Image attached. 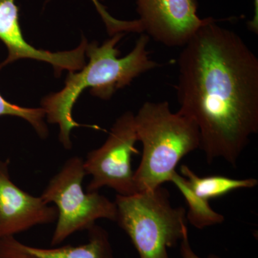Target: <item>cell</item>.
<instances>
[{
    "mask_svg": "<svg viewBox=\"0 0 258 258\" xmlns=\"http://www.w3.org/2000/svg\"><path fill=\"white\" fill-rule=\"evenodd\" d=\"M179 111L192 119L209 164L231 165L258 132V58L243 39L210 18L178 59Z\"/></svg>",
    "mask_w": 258,
    "mask_h": 258,
    "instance_id": "1",
    "label": "cell"
},
{
    "mask_svg": "<svg viewBox=\"0 0 258 258\" xmlns=\"http://www.w3.org/2000/svg\"><path fill=\"white\" fill-rule=\"evenodd\" d=\"M125 33H117L102 45L88 43L86 55L89 58L79 72H69L62 89L42 100V108L50 123L58 125L59 141L66 150L72 149L71 132L81 127L73 118V108L81 93L90 88L92 96L108 100L118 90L131 84L136 78L155 69L159 64L149 57L150 38L141 34L133 50L119 57L116 47Z\"/></svg>",
    "mask_w": 258,
    "mask_h": 258,
    "instance_id": "2",
    "label": "cell"
},
{
    "mask_svg": "<svg viewBox=\"0 0 258 258\" xmlns=\"http://www.w3.org/2000/svg\"><path fill=\"white\" fill-rule=\"evenodd\" d=\"M142 160L134 171L137 192L169 182L179 161L200 149V133L189 117L171 111L167 101H147L134 114Z\"/></svg>",
    "mask_w": 258,
    "mask_h": 258,
    "instance_id": "3",
    "label": "cell"
},
{
    "mask_svg": "<svg viewBox=\"0 0 258 258\" xmlns=\"http://www.w3.org/2000/svg\"><path fill=\"white\" fill-rule=\"evenodd\" d=\"M118 224L130 239L139 258H169V248L187 233L186 210L171 205L162 186L129 196L117 195Z\"/></svg>",
    "mask_w": 258,
    "mask_h": 258,
    "instance_id": "4",
    "label": "cell"
},
{
    "mask_svg": "<svg viewBox=\"0 0 258 258\" xmlns=\"http://www.w3.org/2000/svg\"><path fill=\"white\" fill-rule=\"evenodd\" d=\"M86 176L83 159L73 157L64 162L43 190L40 198L54 204L57 212L51 245L62 243L74 233L89 230L101 219L115 222L116 206L98 191L88 192L83 188Z\"/></svg>",
    "mask_w": 258,
    "mask_h": 258,
    "instance_id": "5",
    "label": "cell"
},
{
    "mask_svg": "<svg viewBox=\"0 0 258 258\" xmlns=\"http://www.w3.org/2000/svg\"><path fill=\"white\" fill-rule=\"evenodd\" d=\"M134 114L127 111L112 125L103 145L88 152L83 166L86 175L91 176L88 192L107 186L117 195L129 196L137 193L132 169V157L138 153Z\"/></svg>",
    "mask_w": 258,
    "mask_h": 258,
    "instance_id": "6",
    "label": "cell"
},
{
    "mask_svg": "<svg viewBox=\"0 0 258 258\" xmlns=\"http://www.w3.org/2000/svg\"><path fill=\"white\" fill-rule=\"evenodd\" d=\"M144 33L166 47H183L210 18L200 19L196 0H137Z\"/></svg>",
    "mask_w": 258,
    "mask_h": 258,
    "instance_id": "7",
    "label": "cell"
},
{
    "mask_svg": "<svg viewBox=\"0 0 258 258\" xmlns=\"http://www.w3.org/2000/svg\"><path fill=\"white\" fill-rule=\"evenodd\" d=\"M0 41L8 50L6 58L0 62V71L22 59L49 63L59 76L63 71H79L86 64V37H83L79 46L74 50L60 52L40 50L28 43L20 26V10L16 0H0Z\"/></svg>",
    "mask_w": 258,
    "mask_h": 258,
    "instance_id": "8",
    "label": "cell"
},
{
    "mask_svg": "<svg viewBox=\"0 0 258 258\" xmlns=\"http://www.w3.org/2000/svg\"><path fill=\"white\" fill-rule=\"evenodd\" d=\"M9 166V160L0 159V237L55 222V207L17 186L10 178Z\"/></svg>",
    "mask_w": 258,
    "mask_h": 258,
    "instance_id": "9",
    "label": "cell"
},
{
    "mask_svg": "<svg viewBox=\"0 0 258 258\" xmlns=\"http://www.w3.org/2000/svg\"><path fill=\"white\" fill-rule=\"evenodd\" d=\"M88 232L86 243L52 248L28 245L15 236L0 237V258H114L109 235L104 228L96 225Z\"/></svg>",
    "mask_w": 258,
    "mask_h": 258,
    "instance_id": "10",
    "label": "cell"
},
{
    "mask_svg": "<svg viewBox=\"0 0 258 258\" xmlns=\"http://www.w3.org/2000/svg\"><path fill=\"white\" fill-rule=\"evenodd\" d=\"M180 172L194 192L209 201L236 190L254 188L258 184V180L254 178L233 179L224 176H200L185 164L180 167Z\"/></svg>",
    "mask_w": 258,
    "mask_h": 258,
    "instance_id": "11",
    "label": "cell"
},
{
    "mask_svg": "<svg viewBox=\"0 0 258 258\" xmlns=\"http://www.w3.org/2000/svg\"><path fill=\"white\" fill-rule=\"evenodd\" d=\"M169 181L182 194L188 206L186 218L194 227L203 230L211 226L220 225L225 221V217L211 208L209 200L200 198L194 192L184 176L177 171L173 174Z\"/></svg>",
    "mask_w": 258,
    "mask_h": 258,
    "instance_id": "12",
    "label": "cell"
},
{
    "mask_svg": "<svg viewBox=\"0 0 258 258\" xmlns=\"http://www.w3.org/2000/svg\"><path fill=\"white\" fill-rule=\"evenodd\" d=\"M15 116L23 118L30 124L41 139L49 135L45 123V112L42 108H26L8 101L0 93V117Z\"/></svg>",
    "mask_w": 258,
    "mask_h": 258,
    "instance_id": "13",
    "label": "cell"
},
{
    "mask_svg": "<svg viewBox=\"0 0 258 258\" xmlns=\"http://www.w3.org/2000/svg\"><path fill=\"white\" fill-rule=\"evenodd\" d=\"M181 246H180V254L182 258H203L199 256L196 252L191 248V244L189 243V232L186 234L181 240ZM206 258H220L216 254H211Z\"/></svg>",
    "mask_w": 258,
    "mask_h": 258,
    "instance_id": "14",
    "label": "cell"
},
{
    "mask_svg": "<svg viewBox=\"0 0 258 258\" xmlns=\"http://www.w3.org/2000/svg\"><path fill=\"white\" fill-rule=\"evenodd\" d=\"M248 28L250 31L258 34V0H254V16L248 23Z\"/></svg>",
    "mask_w": 258,
    "mask_h": 258,
    "instance_id": "15",
    "label": "cell"
},
{
    "mask_svg": "<svg viewBox=\"0 0 258 258\" xmlns=\"http://www.w3.org/2000/svg\"><path fill=\"white\" fill-rule=\"evenodd\" d=\"M93 2V4L95 5L96 8H98V7L101 6V3H100V0H91Z\"/></svg>",
    "mask_w": 258,
    "mask_h": 258,
    "instance_id": "16",
    "label": "cell"
}]
</instances>
